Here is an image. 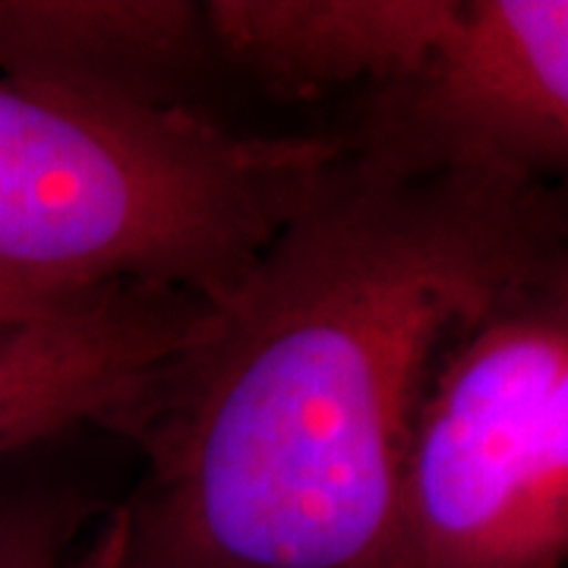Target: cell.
<instances>
[{"instance_id":"3","label":"cell","mask_w":568,"mask_h":568,"mask_svg":"<svg viewBox=\"0 0 568 568\" xmlns=\"http://www.w3.org/2000/svg\"><path fill=\"white\" fill-rule=\"evenodd\" d=\"M566 566L568 306L537 272L436 366L398 477L392 568Z\"/></svg>"},{"instance_id":"5","label":"cell","mask_w":568,"mask_h":568,"mask_svg":"<svg viewBox=\"0 0 568 568\" xmlns=\"http://www.w3.org/2000/svg\"><path fill=\"white\" fill-rule=\"evenodd\" d=\"M212 301L111 287L0 323V462L82 424L108 426Z\"/></svg>"},{"instance_id":"6","label":"cell","mask_w":568,"mask_h":568,"mask_svg":"<svg viewBox=\"0 0 568 568\" xmlns=\"http://www.w3.org/2000/svg\"><path fill=\"white\" fill-rule=\"evenodd\" d=\"M455 0H212L215 58L282 95L361 99L414 80L452 20Z\"/></svg>"},{"instance_id":"10","label":"cell","mask_w":568,"mask_h":568,"mask_svg":"<svg viewBox=\"0 0 568 568\" xmlns=\"http://www.w3.org/2000/svg\"><path fill=\"white\" fill-rule=\"evenodd\" d=\"M39 313H48V310H26V306L0 297V323H17V320H29V316H39Z\"/></svg>"},{"instance_id":"8","label":"cell","mask_w":568,"mask_h":568,"mask_svg":"<svg viewBox=\"0 0 568 568\" xmlns=\"http://www.w3.org/2000/svg\"><path fill=\"white\" fill-rule=\"evenodd\" d=\"M121 499L63 477H0V568H118Z\"/></svg>"},{"instance_id":"2","label":"cell","mask_w":568,"mask_h":568,"mask_svg":"<svg viewBox=\"0 0 568 568\" xmlns=\"http://www.w3.org/2000/svg\"><path fill=\"white\" fill-rule=\"evenodd\" d=\"M345 149L159 104L0 77V297L111 287L222 301Z\"/></svg>"},{"instance_id":"1","label":"cell","mask_w":568,"mask_h":568,"mask_svg":"<svg viewBox=\"0 0 568 568\" xmlns=\"http://www.w3.org/2000/svg\"><path fill=\"white\" fill-rule=\"evenodd\" d=\"M342 140L104 426L140 455L118 568H392L436 366L568 244V190L388 130Z\"/></svg>"},{"instance_id":"7","label":"cell","mask_w":568,"mask_h":568,"mask_svg":"<svg viewBox=\"0 0 568 568\" xmlns=\"http://www.w3.org/2000/svg\"><path fill=\"white\" fill-rule=\"evenodd\" d=\"M209 54L203 3L0 0V77L10 80L183 104L178 82Z\"/></svg>"},{"instance_id":"4","label":"cell","mask_w":568,"mask_h":568,"mask_svg":"<svg viewBox=\"0 0 568 568\" xmlns=\"http://www.w3.org/2000/svg\"><path fill=\"white\" fill-rule=\"evenodd\" d=\"M357 126L568 190V0H455L424 70L364 99Z\"/></svg>"},{"instance_id":"9","label":"cell","mask_w":568,"mask_h":568,"mask_svg":"<svg viewBox=\"0 0 568 568\" xmlns=\"http://www.w3.org/2000/svg\"><path fill=\"white\" fill-rule=\"evenodd\" d=\"M540 284L556 301H562L568 306V244L562 250H556L547 260V265L540 268Z\"/></svg>"}]
</instances>
